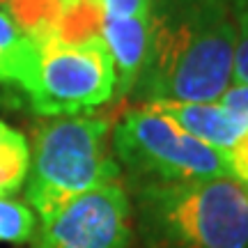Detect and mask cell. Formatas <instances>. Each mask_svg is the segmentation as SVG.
Returning <instances> with one entry per match:
<instances>
[{"label": "cell", "instance_id": "2e32d148", "mask_svg": "<svg viewBox=\"0 0 248 248\" xmlns=\"http://www.w3.org/2000/svg\"><path fill=\"white\" fill-rule=\"evenodd\" d=\"M218 101H221L223 106H228L230 110H234L237 115H241L244 120H248V85L232 83L230 88H228V92Z\"/></svg>", "mask_w": 248, "mask_h": 248}, {"label": "cell", "instance_id": "5b68a950", "mask_svg": "<svg viewBox=\"0 0 248 248\" xmlns=\"http://www.w3.org/2000/svg\"><path fill=\"white\" fill-rule=\"evenodd\" d=\"M115 62L104 37L85 44L39 46V67L28 92L37 115H85L115 99Z\"/></svg>", "mask_w": 248, "mask_h": 248}, {"label": "cell", "instance_id": "9a60e30c", "mask_svg": "<svg viewBox=\"0 0 248 248\" xmlns=\"http://www.w3.org/2000/svg\"><path fill=\"white\" fill-rule=\"evenodd\" d=\"M106 16H150L154 0H101Z\"/></svg>", "mask_w": 248, "mask_h": 248}, {"label": "cell", "instance_id": "6da1fadb", "mask_svg": "<svg viewBox=\"0 0 248 248\" xmlns=\"http://www.w3.org/2000/svg\"><path fill=\"white\" fill-rule=\"evenodd\" d=\"M237 23L228 0H154L150 44L131 94L152 101H218L234 83Z\"/></svg>", "mask_w": 248, "mask_h": 248}, {"label": "cell", "instance_id": "8fae6325", "mask_svg": "<svg viewBox=\"0 0 248 248\" xmlns=\"http://www.w3.org/2000/svg\"><path fill=\"white\" fill-rule=\"evenodd\" d=\"M104 30V5L101 2H85L71 0L62 18L55 28V44H85L99 39Z\"/></svg>", "mask_w": 248, "mask_h": 248}, {"label": "cell", "instance_id": "7a4b0ae2", "mask_svg": "<svg viewBox=\"0 0 248 248\" xmlns=\"http://www.w3.org/2000/svg\"><path fill=\"white\" fill-rule=\"evenodd\" d=\"M129 188L150 248H248V186L230 175Z\"/></svg>", "mask_w": 248, "mask_h": 248}, {"label": "cell", "instance_id": "4fadbf2b", "mask_svg": "<svg viewBox=\"0 0 248 248\" xmlns=\"http://www.w3.org/2000/svg\"><path fill=\"white\" fill-rule=\"evenodd\" d=\"M234 23H237V46H234V83L248 85V0H237Z\"/></svg>", "mask_w": 248, "mask_h": 248}, {"label": "cell", "instance_id": "7c38bea8", "mask_svg": "<svg viewBox=\"0 0 248 248\" xmlns=\"http://www.w3.org/2000/svg\"><path fill=\"white\" fill-rule=\"evenodd\" d=\"M37 223L30 204L14 195H0V241L23 244L35 237Z\"/></svg>", "mask_w": 248, "mask_h": 248}, {"label": "cell", "instance_id": "e0dca14e", "mask_svg": "<svg viewBox=\"0 0 248 248\" xmlns=\"http://www.w3.org/2000/svg\"><path fill=\"white\" fill-rule=\"evenodd\" d=\"M85 2H101V0H85Z\"/></svg>", "mask_w": 248, "mask_h": 248}, {"label": "cell", "instance_id": "8992f818", "mask_svg": "<svg viewBox=\"0 0 248 248\" xmlns=\"http://www.w3.org/2000/svg\"><path fill=\"white\" fill-rule=\"evenodd\" d=\"M131 216L122 179L108 182L42 218L35 248H129Z\"/></svg>", "mask_w": 248, "mask_h": 248}, {"label": "cell", "instance_id": "3957f363", "mask_svg": "<svg viewBox=\"0 0 248 248\" xmlns=\"http://www.w3.org/2000/svg\"><path fill=\"white\" fill-rule=\"evenodd\" d=\"M110 124L94 115L42 117L32 129L26 202L39 221L97 186L117 182L122 168L108 145Z\"/></svg>", "mask_w": 248, "mask_h": 248}, {"label": "cell", "instance_id": "52a82bcc", "mask_svg": "<svg viewBox=\"0 0 248 248\" xmlns=\"http://www.w3.org/2000/svg\"><path fill=\"white\" fill-rule=\"evenodd\" d=\"M140 106L168 117L191 138L209 145L221 154H228L248 129V120L223 106L221 101H152Z\"/></svg>", "mask_w": 248, "mask_h": 248}, {"label": "cell", "instance_id": "5bb4252c", "mask_svg": "<svg viewBox=\"0 0 248 248\" xmlns=\"http://www.w3.org/2000/svg\"><path fill=\"white\" fill-rule=\"evenodd\" d=\"M225 159H228V175L248 186V129L232 145V150L225 154Z\"/></svg>", "mask_w": 248, "mask_h": 248}, {"label": "cell", "instance_id": "ba28073f", "mask_svg": "<svg viewBox=\"0 0 248 248\" xmlns=\"http://www.w3.org/2000/svg\"><path fill=\"white\" fill-rule=\"evenodd\" d=\"M101 37L115 62L117 88L115 97L131 94L136 80L140 76L147 44H150V16H106Z\"/></svg>", "mask_w": 248, "mask_h": 248}, {"label": "cell", "instance_id": "9c48e42d", "mask_svg": "<svg viewBox=\"0 0 248 248\" xmlns=\"http://www.w3.org/2000/svg\"><path fill=\"white\" fill-rule=\"evenodd\" d=\"M37 67L39 46L18 30L5 9H0V83L18 85L28 94L35 85Z\"/></svg>", "mask_w": 248, "mask_h": 248}, {"label": "cell", "instance_id": "277c9868", "mask_svg": "<svg viewBox=\"0 0 248 248\" xmlns=\"http://www.w3.org/2000/svg\"><path fill=\"white\" fill-rule=\"evenodd\" d=\"M113 154L133 184H175L228 175L225 154L191 138L147 106L126 110L113 129Z\"/></svg>", "mask_w": 248, "mask_h": 248}, {"label": "cell", "instance_id": "30bf717a", "mask_svg": "<svg viewBox=\"0 0 248 248\" xmlns=\"http://www.w3.org/2000/svg\"><path fill=\"white\" fill-rule=\"evenodd\" d=\"M71 0H7L5 12L18 26V30L30 37L37 46L53 42L58 21Z\"/></svg>", "mask_w": 248, "mask_h": 248}]
</instances>
